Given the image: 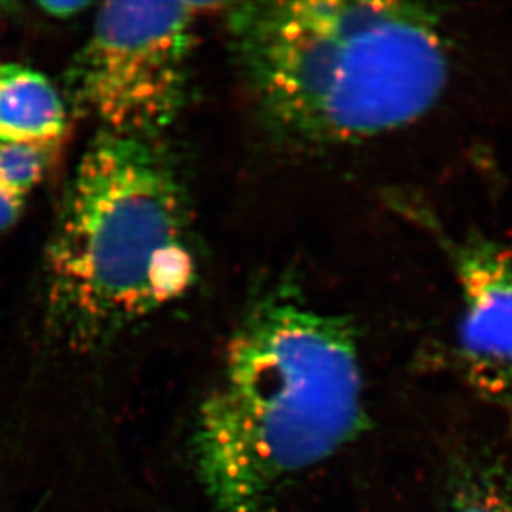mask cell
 <instances>
[{
  "instance_id": "cell-8",
  "label": "cell",
  "mask_w": 512,
  "mask_h": 512,
  "mask_svg": "<svg viewBox=\"0 0 512 512\" xmlns=\"http://www.w3.org/2000/svg\"><path fill=\"white\" fill-rule=\"evenodd\" d=\"M47 146L0 141V188L24 198L42 178Z\"/></svg>"
},
{
  "instance_id": "cell-5",
  "label": "cell",
  "mask_w": 512,
  "mask_h": 512,
  "mask_svg": "<svg viewBox=\"0 0 512 512\" xmlns=\"http://www.w3.org/2000/svg\"><path fill=\"white\" fill-rule=\"evenodd\" d=\"M450 251L463 305L456 343L461 373L512 430V254L479 234Z\"/></svg>"
},
{
  "instance_id": "cell-2",
  "label": "cell",
  "mask_w": 512,
  "mask_h": 512,
  "mask_svg": "<svg viewBox=\"0 0 512 512\" xmlns=\"http://www.w3.org/2000/svg\"><path fill=\"white\" fill-rule=\"evenodd\" d=\"M237 63L262 120L284 140L332 146L418 120L450 72L440 15L405 2L232 5Z\"/></svg>"
},
{
  "instance_id": "cell-7",
  "label": "cell",
  "mask_w": 512,
  "mask_h": 512,
  "mask_svg": "<svg viewBox=\"0 0 512 512\" xmlns=\"http://www.w3.org/2000/svg\"><path fill=\"white\" fill-rule=\"evenodd\" d=\"M448 512H512V474L488 461L466 464L456 476Z\"/></svg>"
},
{
  "instance_id": "cell-6",
  "label": "cell",
  "mask_w": 512,
  "mask_h": 512,
  "mask_svg": "<svg viewBox=\"0 0 512 512\" xmlns=\"http://www.w3.org/2000/svg\"><path fill=\"white\" fill-rule=\"evenodd\" d=\"M65 130V107L54 85L20 65L0 67V141L50 146Z\"/></svg>"
},
{
  "instance_id": "cell-1",
  "label": "cell",
  "mask_w": 512,
  "mask_h": 512,
  "mask_svg": "<svg viewBox=\"0 0 512 512\" xmlns=\"http://www.w3.org/2000/svg\"><path fill=\"white\" fill-rule=\"evenodd\" d=\"M357 332L289 282L266 290L229 345L196 418L213 512H276L292 484L367 430Z\"/></svg>"
},
{
  "instance_id": "cell-9",
  "label": "cell",
  "mask_w": 512,
  "mask_h": 512,
  "mask_svg": "<svg viewBox=\"0 0 512 512\" xmlns=\"http://www.w3.org/2000/svg\"><path fill=\"white\" fill-rule=\"evenodd\" d=\"M22 199L20 196L5 191L0 188V231L9 228L10 224L15 223L22 211Z\"/></svg>"
},
{
  "instance_id": "cell-4",
  "label": "cell",
  "mask_w": 512,
  "mask_h": 512,
  "mask_svg": "<svg viewBox=\"0 0 512 512\" xmlns=\"http://www.w3.org/2000/svg\"><path fill=\"white\" fill-rule=\"evenodd\" d=\"M203 5L110 2L98 10L78 57L75 95L103 131L153 136L181 112L193 49V24Z\"/></svg>"
},
{
  "instance_id": "cell-3",
  "label": "cell",
  "mask_w": 512,
  "mask_h": 512,
  "mask_svg": "<svg viewBox=\"0 0 512 512\" xmlns=\"http://www.w3.org/2000/svg\"><path fill=\"white\" fill-rule=\"evenodd\" d=\"M193 276L183 188L160 138L102 131L50 246L55 327L80 345L100 342L178 299Z\"/></svg>"
},
{
  "instance_id": "cell-10",
  "label": "cell",
  "mask_w": 512,
  "mask_h": 512,
  "mask_svg": "<svg viewBox=\"0 0 512 512\" xmlns=\"http://www.w3.org/2000/svg\"><path fill=\"white\" fill-rule=\"evenodd\" d=\"M40 7L44 9L45 14L58 17V19H67L72 15L80 14L83 9H87L88 2H72V0H65V2H42Z\"/></svg>"
}]
</instances>
